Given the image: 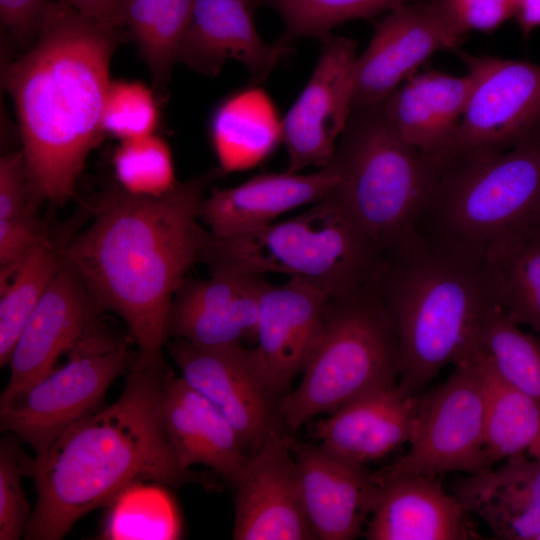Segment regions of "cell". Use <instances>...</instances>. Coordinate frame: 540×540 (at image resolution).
<instances>
[{"instance_id": "6da1fadb", "label": "cell", "mask_w": 540, "mask_h": 540, "mask_svg": "<svg viewBox=\"0 0 540 540\" xmlns=\"http://www.w3.org/2000/svg\"><path fill=\"white\" fill-rule=\"evenodd\" d=\"M222 173L212 169L161 196L108 188L92 204L88 226L61 246L100 312L118 315L141 351L163 350L168 341L173 298L200 261V204Z\"/></svg>"}, {"instance_id": "7a4b0ae2", "label": "cell", "mask_w": 540, "mask_h": 540, "mask_svg": "<svg viewBox=\"0 0 540 540\" xmlns=\"http://www.w3.org/2000/svg\"><path fill=\"white\" fill-rule=\"evenodd\" d=\"M162 350L133 353L120 397L66 429L41 455H20L37 500L28 540H60L89 512L110 505L136 483L180 487L209 481L181 467L161 419Z\"/></svg>"}, {"instance_id": "3957f363", "label": "cell", "mask_w": 540, "mask_h": 540, "mask_svg": "<svg viewBox=\"0 0 540 540\" xmlns=\"http://www.w3.org/2000/svg\"><path fill=\"white\" fill-rule=\"evenodd\" d=\"M127 36L64 0H50L34 43L6 65L4 84L41 201L62 203L74 195L85 161L104 133L110 63Z\"/></svg>"}, {"instance_id": "277c9868", "label": "cell", "mask_w": 540, "mask_h": 540, "mask_svg": "<svg viewBox=\"0 0 540 540\" xmlns=\"http://www.w3.org/2000/svg\"><path fill=\"white\" fill-rule=\"evenodd\" d=\"M401 361L398 387L419 396L448 364L479 346L487 314L502 307L496 268L429 246L423 239L384 255L378 275Z\"/></svg>"}, {"instance_id": "5b68a950", "label": "cell", "mask_w": 540, "mask_h": 540, "mask_svg": "<svg viewBox=\"0 0 540 540\" xmlns=\"http://www.w3.org/2000/svg\"><path fill=\"white\" fill-rule=\"evenodd\" d=\"M417 231L431 247L494 264L540 227V136L438 170Z\"/></svg>"}, {"instance_id": "8992f818", "label": "cell", "mask_w": 540, "mask_h": 540, "mask_svg": "<svg viewBox=\"0 0 540 540\" xmlns=\"http://www.w3.org/2000/svg\"><path fill=\"white\" fill-rule=\"evenodd\" d=\"M200 261L210 272L300 278L340 299L373 281L384 255L331 192L301 214L253 232L219 237L206 230Z\"/></svg>"}, {"instance_id": "52a82bcc", "label": "cell", "mask_w": 540, "mask_h": 540, "mask_svg": "<svg viewBox=\"0 0 540 540\" xmlns=\"http://www.w3.org/2000/svg\"><path fill=\"white\" fill-rule=\"evenodd\" d=\"M330 164L332 193L383 255L421 240L417 224L437 169L396 133L380 103L352 109Z\"/></svg>"}, {"instance_id": "ba28073f", "label": "cell", "mask_w": 540, "mask_h": 540, "mask_svg": "<svg viewBox=\"0 0 540 540\" xmlns=\"http://www.w3.org/2000/svg\"><path fill=\"white\" fill-rule=\"evenodd\" d=\"M398 339L378 275L358 292L330 299L301 383L277 401V416L294 434L315 416L370 391L397 385Z\"/></svg>"}, {"instance_id": "9c48e42d", "label": "cell", "mask_w": 540, "mask_h": 540, "mask_svg": "<svg viewBox=\"0 0 540 540\" xmlns=\"http://www.w3.org/2000/svg\"><path fill=\"white\" fill-rule=\"evenodd\" d=\"M39 379L0 397L1 430L43 454L71 425L101 408L112 382L125 373L133 353L125 338L97 320Z\"/></svg>"}, {"instance_id": "30bf717a", "label": "cell", "mask_w": 540, "mask_h": 540, "mask_svg": "<svg viewBox=\"0 0 540 540\" xmlns=\"http://www.w3.org/2000/svg\"><path fill=\"white\" fill-rule=\"evenodd\" d=\"M484 392L470 353L441 385L420 397L408 451L378 472L437 477L488 467L484 448Z\"/></svg>"}, {"instance_id": "8fae6325", "label": "cell", "mask_w": 540, "mask_h": 540, "mask_svg": "<svg viewBox=\"0 0 540 540\" xmlns=\"http://www.w3.org/2000/svg\"><path fill=\"white\" fill-rule=\"evenodd\" d=\"M470 79L454 141L436 168L460 157L499 153L540 136V64L461 53Z\"/></svg>"}, {"instance_id": "7c38bea8", "label": "cell", "mask_w": 540, "mask_h": 540, "mask_svg": "<svg viewBox=\"0 0 540 540\" xmlns=\"http://www.w3.org/2000/svg\"><path fill=\"white\" fill-rule=\"evenodd\" d=\"M466 35L444 0H417L390 10L358 55L353 108L381 103L432 55L457 49Z\"/></svg>"}, {"instance_id": "4fadbf2b", "label": "cell", "mask_w": 540, "mask_h": 540, "mask_svg": "<svg viewBox=\"0 0 540 540\" xmlns=\"http://www.w3.org/2000/svg\"><path fill=\"white\" fill-rule=\"evenodd\" d=\"M321 39L316 67L283 117L286 171L292 173L330 163L353 109L356 42L330 34Z\"/></svg>"}, {"instance_id": "5bb4252c", "label": "cell", "mask_w": 540, "mask_h": 540, "mask_svg": "<svg viewBox=\"0 0 540 540\" xmlns=\"http://www.w3.org/2000/svg\"><path fill=\"white\" fill-rule=\"evenodd\" d=\"M293 435L275 428L235 482V540L316 539L305 512Z\"/></svg>"}, {"instance_id": "9a60e30c", "label": "cell", "mask_w": 540, "mask_h": 540, "mask_svg": "<svg viewBox=\"0 0 540 540\" xmlns=\"http://www.w3.org/2000/svg\"><path fill=\"white\" fill-rule=\"evenodd\" d=\"M331 298L318 287L290 277L269 284L259 306L256 345L248 349L250 365L272 397L288 393L303 372L322 328Z\"/></svg>"}, {"instance_id": "2e32d148", "label": "cell", "mask_w": 540, "mask_h": 540, "mask_svg": "<svg viewBox=\"0 0 540 540\" xmlns=\"http://www.w3.org/2000/svg\"><path fill=\"white\" fill-rule=\"evenodd\" d=\"M181 377L228 419L255 452L275 429L272 397L254 373L243 345L202 347L181 338L165 344Z\"/></svg>"}, {"instance_id": "e0dca14e", "label": "cell", "mask_w": 540, "mask_h": 540, "mask_svg": "<svg viewBox=\"0 0 540 540\" xmlns=\"http://www.w3.org/2000/svg\"><path fill=\"white\" fill-rule=\"evenodd\" d=\"M188 278L177 290L169 313L168 340L181 338L202 347L256 342L259 306L270 284L264 275L211 271Z\"/></svg>"}, {"instance_id": "ac0fdd59", "label": "cell", "mask_w": 540, "mask_h": 540, "mask_svg": "<svg viewBox=\"0 0 540 540\" xmlns=\"http://www.w3.org/2000/svg\"><path fill=\"white\" fill-rule=\"evenodd\" d=\"M291 449L305 512L316 539L358 537L367 525L379 489L377 472L294 436Z\"/></svg>"}, {"instance_id": "d6986e66", "label": "cell", "mask_w": 540, "mask_h": 540, "mask_svg": "<svg viewBox=\"0 0 540 540\" xmlns=\"http://www.w3.org/2000/svg\"><path fill=\"white\" fill-rule=\"evenodd\" d=\"M289 41L265 42L254 19L252 0H195L177 62L216 75L227 60L241 62L254 85L266 79L289 51Z\"/></svg>"}, {"instance_id": "ffe728a7", "label": "cell", "mask_w": 540, "mask_h": 540, "mask_svg": "<svg viewBox=\"0 0 540 540\" xmlns=\"http://www.w3.org/2000/svg\"><path fill=\"white\" fill-rule=\"evenodd\" d=\"M101 314L85 286L63 261L14 345L4 390L23 387L49 372Z\"/></svg>"}, {"instance_id": "44dd1931", "label": "cell", "mask_w": 540, "mask_h": 540, "mask_svg": "<svg viewBox=\"0 0 540 540\" xmlns=\"http://www.w3.org/2000/svg\"><path fill=\"white\" fill-rule=\"evenodd\" d=\"M363 535L368 540H466L479 538L467 512L437 477L381 476Z\"/></svg>"}, {"instance_id": "7402d4cb", "label": "cell", "mask_w": 540, "mask_h": 540, "mask_svg": "<svg viewBox=\"0 0 540 540\" xmlns=\"http://www.w3.org/2000/svg\"><path fill=\"white\" fill-rule=\"evenodd\" d=\"M161 419L182 468L204 465L235 484L249 459L241 437L218 408L169 369L162 386Z\"/></svg>"}, {"instance_id": "603a6c76", "label": "cell", "mask_w": 540, "mask_h": 540, "mask_svg": "<svg viewBox=\"0 0 540 540\" xmlns=\"http://www.w3.org/2000/svg\"><path fill=\"white\" fill-rule=\"evenodd\" d=\"M337 184L329 163L310 174L262 173L225 189H214L200 204L199 218L219 237L264 228L280 215L327 197Z\"/></svg>"}, {"instance_id": "cb8c5ba5", "label": "cell", "mask_w": 540, "mask_h": 540, "mask_svg": "<svg viewBox=\"0 0 540 540\" xmlns=\"http://www.w3.org/2000/svg\"><path fill=\"white\" fill-rule=\"evenodd\" d=\"M421 395L398 385L370 391L316 421L312 434L337 456L367 465L409 442Z\"/></svg>"}, {"instance_id": "d4e9b609", "label": "cell", "mask_w": 540, "mask_h": 540, "mask_svg": "<svg viewBox=\"0 0 540 540\" xmlns=\"http://www.w3.org/2000/svg\"><path fill=\"white\" fill-rule=\"evenodd\" d=\"M469 91L467 74L427 71L410 76L380 106L396 133L436 168L457 134Z\"/></svg>"}, {"instance_id": "484cf974", "label": "cell", "mask_w": 540, "mask_h": 540, "mask_svg": "<svg viewBox=\"0 0 540 540\" xmlns=\"http://www.w3.org/2000/svg\"><path fill=\"white\" fill-rule=\"evenodd\" d=\"M454 495L494 538L539 539L540 461L528 453L469 474L456 485Z\"/></svg>"}, {"instance_id": "4316f807", "label": "cell", "mask_w": 540, "mask_h": 540, "mask_svg": "<svg viewBox=\"0 0 540 540\" xmlns=\"http://www.w3.org/2000/svg\"><path fill=\"white\" fill-rule=\"evenodd\" d=\"M209 135L223 173L248 170L264 162L283 142V118L260 87L230 94L212 113Z\"/></svg>"}, {"instance_id": "83f0119b", "label": "cell", "mask_w": 540, "mask_h": 540, "mask_svg": "<svg viewBox=\"0 0 540 540\" xmlns=\"http://www.w3.org/2000/svg\"><path fill=\"white\" fill-rule=\"evenodd\" d=\"M472 354L484 392V448L493 466L528 453L540 438V406L507 381L480 346Z\"/></svg>"}, {"instance_id": "f1b7e54d", "label": "cell", "mask_w": 540, "mask_h": 540, "mask_svg": "<svg viewBox=\"0 0 540 540\" xmlns=\"http://www.w3.org/2000/svg\"><path fill=\"white\" fill-rule=\"evenodd\" d=\"M195 0H122L120 25L135 42L163 92L177 62L180 43L189 26Z\"/></svg>"}, {"instance_id": "f546056e", "label": "cell", "mask_w": 540, "mask_h": 540, "mask_svg": "<svg viewBox=\"0 0 540 540\" xmlns=\"http://www.w3.org/2000/svg\"><path fill=\"white\" fill-rule=\"evenodd\" d=\"M63 264L61 246L47 236L19 263L0 288V366L8 365L14 345Z\"/></svg>"}, {"instance_id": "4dcf8cb0", "label": "cell", "mask_w": 540, "mask_h": 540, "mask_svg": "<svg viewBox=\"0 0 540 540\" xmlns=\"http://www.w3.org/2000/svg\"><path fill=\"white\" fill-rule=\"evenodd\" d=\"M164 487L158 483H136L124 490L107 506L101 538H181L180 515Z\"/></svg>"}, {"instance_id": "1f68e13d", "label": "cell", "mask_w": 540, "mask_h": 540, "mask_svg": "<svg viewBox=\"0 0 540 540\" xmlns=\"http://www.w3.org/2000/svg\"><path fill=\"white\" fill-rule=\"evenodd\" d=\"M479 346L497 371L540 406V342L512 321L500 306L482 324Z\"/></svg>"}, {"instance_id": "d6a6232c", "label": "cell", "mask_w": 540, "mask_h": 540, "mask_svg": "<svg viewBox=\"0 0 540 540\" xmlns=\"http://www.w3.org/2000/svg\"><path fill=\"white\" fill-rule=\"evenodd\" d=\"M493 266L502 290V310L518 325L540 334V227L510 248Z\"/></svg>"}, {"instance_id": "836d02e7", "label": "cell", "mask_w": 540, "mask_h": 540, "mask_svg": "<svg viewBox=\"0 0 540 540\" xmlns=\"http://www.w3.org/2000/svg\"><path fill=\"white\" fill-rule=\"evenodd\" d=\"M116 181L138 196H161L177 184L172 153L155 133L122 141L113 156Z\"/></svg>"}, {"instance_id": "e575fe53", "label": "cell", "mask_w": 540, "mask_h": 540, "mask_svg": "<svg viewBox=\"0 0 540 540\" xmlns=\"http://www.w3.org/2000/svg\"><path fill=\"white\" fill-rule=\"evenodd\" d=\"M417 0H271L282 17L287 41L296 37H324L337 25L366 19Z\"/></svg>"}, {"instance_id": "d590c367", "label": "cell", "mask_w": 540, "mask_h": 540, "mask_svg": "<svg viewBox=\"0 0 540 540\" xmlns=\"http://www.w3.org/2000/svg\"><path fill=\"white\" fill-rule=\"evenodd\" d=\"M158 124V106L148 87L111 80L103 105V132L125 141L154 134Z\"/></svg>"}, {"instance_id": "8d00e7d4", "label": "cell", "mask_w": 540, "mask_h": 540, "mask_svg": "<svg viewBox=\"0 0 540 540\" xmlns=\"http://www.w3.org/2000/svg\"><path fill=\"white\" fill-rule=\"evenodd\" d=\"M20 441L10 433L0 442V540L23 538L32 513L21 481Z\"/></svg>"}, {"instance_id": "74e56055", "label": "cell", "mask_w": 540, "mask_h": 540, "mask_svg": "<svg viewBox=\"0 0 540 540\" xmlns=\"http://www.w3.org/2000/svg\"><path fill=\"white\" fill-rule=\"evenodd\" d=\"M47 236L37 210L0 219V288L22 259Z\"/></svg>"}, {"instance_id": "f35d334b", "label": "cell", "mask_w": 540, "mask_h": 540, "mask_svg": "<svg viewBox=\"0 0 540 540\" xmlns=\"http://www.w3.org/2000/svg\"><path fill=\"white\" fill-rule=\"evenodd\" d=\"M41 200L31 183L24 154H6L0 159V219L37 210Z\"/></svg>"}, {"instance_id": "ab89813d", "label": "cell", "mask_w": 540, "mask_h": 540, "mask_svg": "<svg viewBox=\"0 0 540 540\" xmlns=\"http://www.w3.org/2000/svg\"><path fill=\"white\" fill-rule=\"evenodd\" d=\"M444 3L465 34L494 31L514 16L512 0H444Z\"/></svg>"}, {"instance_id": "60d3db41", "label": "cell", "mask_w": 540, "mask_h": 540, "mask_svg": "<svg viewBox=\"0 0 540 540\" xmlns=\"http://www.w3.org/2000/svg\"><path fill=\"white\" fill-rule=\"evenodd\" d=\"M50 0H0L2 27L16 41L34 43Z\"/></svg>"}, {"instance_id": "b9f144b4", "label": "cell", "mask_w": 540, "mask_h": 540, "mask_svg": "<svg viewBox=\"0 0 540 540\" xmlns=\"http://www.w3.org/2000/svg\"><path fill=\"white\" fill-rule=\"evenodd\" d=\"M82 15L106 26L121 28L122 0H64Z\"/></svg>"}, {"instance_id": "7bdbcfd3", "label": "cell", "mask_w": 540, "mask_h": 540, "mask_svg": "<svg viewBox=\"0 0 540 540\" xmlns=\"http://www.w3.org/2000/svg\"><path fill=\"white\" fill-rule=\"evenodd\" d=\"M514 16L522 35L528 38L540 27V0H512Z\"/></svg>"}, {"instance_id": "ee69618b", "label": "cell", "mask_w": 540, "mask_h": 540, "mask_svg": "<svg viewBox=\"0 0 540 540\" xmlns=\"http://www.w3.org/2000/svg\"><path fill=\"white\" fill-rule=\"evenodd\" d=\"M528 454L540 461V438L530 447Z\"/></svg>"}, {"instance_id": "f6af8a7d", "label": "cell", "mask_w": 540, "mask_h": 540, "mask_svg": "<svg viewBox=\"0 0 540 540\" xmlns=\"http://www.w3.org/2000/svg\"><path fill=\"white\" fill-rule=\"evenodd\" d=\"M538 540H540V537H539V539H538Z\"/></svg>"}]
</instances>
